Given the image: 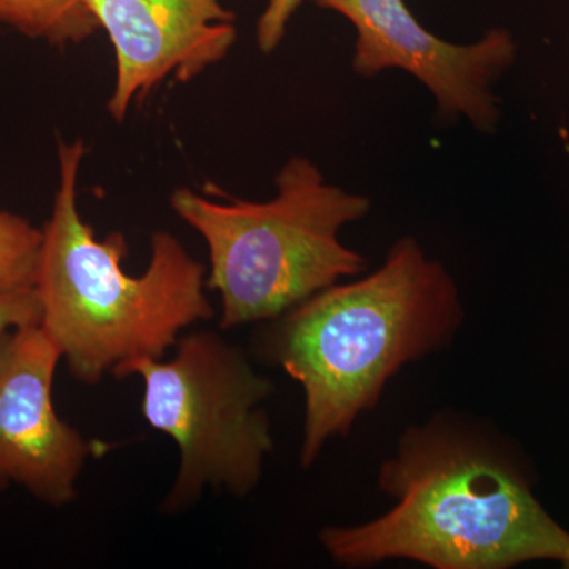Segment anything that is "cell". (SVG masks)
Segmentation results:
<instances>
[{
  "mask_svg": "<svg viewBox=\"0 0 569 569\" xmlns=\"http://www.w3.org/2000/svg\"><path fill=\"white\" fill-rule=\"evenodd\" d=\"M395 505L377 519L320 531L340 567L410 560L436 569H508L569 559V531L479 426L447 417L408 427L378 470Z\"/></svg>",
  "mask_w": 569,
  "mask_h": 569,
  "instance_id": "obj_1",
  "label": "cell"
},
{
  "mask_svg": "<svg viewBox=\"0 0 569 569\" xmlns=\"http://www.w3.org/2000/svg\"><path fill=\"white\" fill-rule=\"evenodd\" d=\"M462 321L458 284L413 238L399 239L372 274L266 321L260 353L305 392L301 466L347 437L403 367L447 348Z\"/></svg>",
  "mask_w": 569,
  "mask_h": 569,
  "instance_id": "obj_2",
  "label": "cell"
},
{
  "mask_svg": "<svg viewBox=\"0 0 569 569\" xmlns=\"http://www.w3.org/2000/svg\"><path fill=\"white\" fill-rule=\"evenodd\" d=\"M84 142L59 144V189L44 224L36 290L40 326L86 385L138 359H162L179 336L213 316L206 268L178 238L157 231L144 274L123 271L122 233L97 239L78 209Z\"/></svg>",
  "mask_w": 569,
  "mask_h": 569,
  "instance_id": "obj_3",
  "label": "cell"
},
{
  "mask_svg": "<svg viewBox=\"0 0 569 569\" xmlns=\"http://www.w3.org/2000/svg\"><path fill=\"white\" fill-rule=\"evenodd\" d=\"M276 187L264 203L238 200L217 186L224 203L189 189L171 194L173 211L208 244L206 287L220 295L222 329L274 320L366 269V258L339 233L365 219L369 198L326 182L306 157H291Z\"/></svg>",
  "mask_w": 569,
  "mask_h": 569,
  "instance_id": "obj_4",
  "label": "cell"
},
{
  "mask_svg": "<svg viewBox=\"0 0 569 569\" xmlns=\"http://www.w3.org/2000/svg\"><path fill=\"white\" fill-rule=\"evenodd\" d=\"M140 376L142 415L167 433L181 452L178 477L164 512L197 503L206 488L234 497L252 492L274 451L266 400L274 392L246 355L222 336L194 331L179 337L170 361L138 359L116 377Z\"/></svg>",
  "mask_w": 569,
  "mask_h": 569,
  "instance_id": "obj_5",
  "label": "cell"
},
{
  "mask_svg": "<svg viewBox=\"0 0 569 569\" xmlns=\"http://www.w3.org/2000/svg\"><path fill=\"white\" fill-rule=\"evenodd\" d=\"M336 11L355 26L353 69L372 78L403 70L436 97L443 118L468 119L479 132H493L500 100L493 84L516 61V43L507 29H492L471 44L438 39L413 17L406 0H310Z\"/></svg>",
  "mask_w": 569,
  "mask_h": 569,
  "instance_id": "obj_6",
  "label": "cell"
},
{
  "mask_svg": "<svg viewBox=\"0 0 569 569\" xmlns=\"http://www.w3.org/2000/svg\"><path fill=\"white\" fill-rule=\"evenodd\" d=\"M61 359L40 323L0 336V489L21 486L56 508L77 500L78 478L92 452L52 402Z\"/></svg>",
  "mask_w": 569,
  "mask_h": 569,
  "instance_id": "obj_7",
  "label": "cell"
},
{
  "mask_svg": "<svg viewBox=\"0 0 569 569\" xmlns=\"http://www.w3.org/2000/svg\"><path fill=\"white\" fill-rule=\"evenodd\" d=\"M110 37L116 84L108 111L123 121L168 78L189 82L233 48L236 14L220 0H88Z\"/></svg>",
  "mask_w": 569,
  "mask_h": 569,
  "instance_id": "obj_8",
  "label": "cell"
},
{
  "mask_svg": "<svg viewBox=\"0 0 569 569\" xmlns=\"http://www.w3.org/2000/svg\"><path fill=\"white\" fill-rule=\"evenodd\" d=\"M0 26L56 48L80 44L99 29L88 0H0Z\"/></svg>",
  "mask_w": 569,
  "mask_h": 569,
  "instance_id": "obj_9",
  "label": "cell"
},
{
  "mask_svg": "<svg viewBox=\"0 0 569 569\" xmlns=\"http://www.w3.org/2000/svg\"><path fill=\"white\" fill-rule=\"evenodd\" d=\"M43 231L0 211V290L36 287Z\"/></svg>",
  "mask_w": 569,
  "mask_h": 569,
  "instance_id": "obj_10",
  "label": "cell"
},
{
  "mask_svg": "<svg viewBox=\"0 0 569 569\" xmlns=\"http://www.w3.org/2000/svg\"><path fill=\"white\" fill-rule=\"evenodd\" d=\"M41 307L36 287L0 290V336L18 326L40 323Z\"/></svg>",
  "mask_w": 569,
  "mask_h": 569,
  "instance_id": "obj_11",
  "label": "cell"
},
{
  "mask_svg": "<svg viewBox=\"0 0 569 569\" xmlns=\"http://www.w3.org/2000/svg\"><path fill=\"white\" fill-rule=\"evenodd\" d=\"M302 0H269L268 7L258 20V47L264 54H271L283 40L288 22Z\"/></svg>",
  "mask_w": 569,
  "mask_h": 569,
  "instance_id": "obj_12",
  "label": "cell"
},
{
  "mask_svg": "<svg viewBox=\"0 0 569 569\" xmlns=\"http://www.w3.org/2000/svg\"><path fill=\"white\" fill-rule=\"evenodd\" d=\"M565 568H569V559H568L567 563H565Z\"/></svg>",
  "mask_w": 569,
  "mask_h": 569,
  "instance_id": "obj_13",
  "label": "cell"
}]
</instances>
